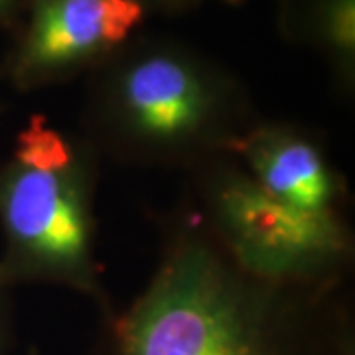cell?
Returning a JSON list of instances; mask_svg holds the SVG:
<instances>
[{"label": "cell", "mask_w": 355, "mask_h": 355, "mask_svg": "<svg viewBox=\"0 0 355 355\" xmlns=\"http://www.w3.org/2000/svg\"><path fill=\"white\" fill-rule=\"evenodd\" d=\"M95 71L87 142L123 162L196 170L259 121L237 77L174 40L135 38Z\"/></svg>", "instance_id": "7a4b0ae2"}, {"label": "cell", "mask_w": 355, "mask_h": 355, "mask_svg": "<svg viewBox=\"0 0 355 355\" xmlns=\"http://www.w3.org/2000/svg\"><path fill=\"white\" fill-rule=\"evenodd\" d=\"M97 153L32 116L0 166V279L58 284L109 310L97 263Z\"/></svg>", "instance_id": "3957f363"}, {"label": "cell", "mask_w": 355, "mask_h": 355, "mask_svg": "<svg viewBox=\"0 0 355 355\" xmlns=\"http://www.w3.org/2000/svg\"><path fill=\"white\" fill-rule=\"evenodd\" d=\"M28 355H38L36 352H28Z\"/></svg>", "instance_id": "7c38bea8"}, {"label": "cell", "mask_w": 355, "mask_h": 355, "mask_svg": "<svg viewBox=\"0 0 355 355\" xmlns=\"http://www.w3.org/2000/svg\"><path fill=\"white\" fill-rule=\"evenodd\" d=\"M8 73L22 91L95 71L128 46L146 16L142 0H28Z\"/></svg>", "instance_id": "5b68a950"}, {"label": "cell", "mask_w": 355, "mask_h": 355, "mask_svg": "<svg viewBox=\"0 0 355 355\" xmlns=\"http://www.w3.org/2000/svg\"><path fill=\"white\" fill-rule=\"evenodd\" d=\"M193 211L229 257L280 284H340L354 254L343 217L300 214L261 190L231 156L193 170Z\"/></svg>", "instance_id": "277c9868"}, {"label": "cell", "mask_w": 355, "mask_h": 355, "mask_svg": "<svg viewBox=\"0 0 355 355\" xmlns=\"http://www.w3.org/2000/svg\"><path fill=\"white\" fill-rule=\"evenodd\" d=\"M340 284L298 286L239 266L190 209L144 291L107 318L105 355H345Z\"/></svg>", "instance_id": "6da1fadb"}, {"label": "cell", "mask_w": 355, "mask_h": 355, "mask_svg": "<svg viewBox=\"0 0 355 355\" xmlns=\"http://www.w3.org/2000/svg\"><path fill=\"white\" fill-rule=\"evenodd\" d=\"M146 6L150 2H160V4H170V6H178V4H193V2H207V0H142ZM216 2H225V4H239L245 0H216Z\"/></svg>", "instance_id": "30bf717a"}, {"label": "cell", "mask_w": 355, "mask_h": 355, "mask_svg": "<svg viewBox=\"0 0 355 355\" xmlns=\"http://www.w3.org/2000/svg\"><path fill=\"white\" fill-rule=\"evenodd\" d=\"M8 284L0 279V355H4L8 343H10V334H12V312H10V300L6 294Z\"/></svg>", "instance_id": "ba28073f"}, {"label": "cell", "mask_w": 355, "mask_h": 355, "mask_svg": "<svg viewBox=\"0 0 355 355\" xmlns=\"http://www.w3.org/2000/svg\"><path fill=\"white\" fill-rule=\"evenodd\" d=\"M28 0H0V26L12 24L26 10Z\"/></svg>", "instance_id": "9c48e42d"}, {"label": "cell", "mask_w": 355, "mask_h": 355, "mask_svg": "<svg viewBox=\"0 0 355 355\" xmlns=\"http://www.w3.org/2000/svg\"><path fill=\"white\" fill-rule=\"evenodd\" d=\"M282 36L316 50L343 87L355 81V0H279Z\"/></svg>", "instance_id": "52a82bcc"}, {"label": "cell", "mask_w": 355, "mask_h": 355, "mask_svg": "<svg viewBox=\"0 0 355 355\" xmlns=\"http://www.w3.org/2000/svg\"><path fill=\"white\" fill-rule=\"evenodd\" d=\"M345 355H354V347H349V349L345 352Z\"/></svg>", "instance_id": "8fae6325"}, {"label": "cell", "mask_w": 355, "mask_h": 355, "mask_svg": "<svg viewBox=\"0 0 355 355\" xmlns=\"http://www.w3.org/2000/svg\"><path fill=\"white\" fill-rule=\"evenodd\" d=\"M229 156L261 190L286 207L306 216L342 217L343 178L316 139L298 127L257 121Z\"/></svg>", "instance_id": "8992f818"}]
</instances>
